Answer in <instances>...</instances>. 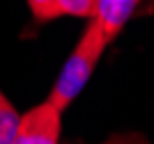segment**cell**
<instances>
[{
    "mask_svg": "<svg viewBox=\"0 0 154 144\" xmlns=\"http://www.w3.org/2000/svg\"><path fill=\"white\" fill-rule=\"evenodd\" d=\"M106 46L108 44L103 41V34H101V28L97 23V19H90V25L85 28L83 37L78 39L74 53L64 62L58 82L53 85L51 94H48V103H53L58 110H64L69 105L81 94V89L85 87V82L92 75Z\"/></svg>",
    "mask_w": 154,
    "mask_h": 144,
    "instance_id": "1",
    "label": "cell"
},
{
    "mask_svg": "<svg viewBox=\"0 0 154 144\" xmlns=\"http://www.w3.org/2000/svg\"><path fill=\"white\" fill-rule=\"evenodd\" d=\"M60 126L62 110L44 101L42 105L19 117L12 144H60Z\"/></svg>",
    "mask_w": 154,
    "mask_h": 144,
    "instance_id": "2",
    "label": "cell"
},
{
    "mask_svg": "<svg viewBox=\"0 0 154 144\" xmlns=\"http://www.w3.org/2000/svg\"><path fill=\"white\" fill-rule=\"evenodd\" d=\"M140 0H97V12L94 19L101 28L103 41L113 44L115 37L120 34V30L124 28L131 14L136 12V5Z\"/></svg>",
    "mask_w": 154,
    "mask_h": 144,
    "instance_id": "3",
    "label": "cell"
},
{
    "mask_svg": "<svg viewBox=\"0 0 154 144\" xmlns=\"http://www.w3.org/2000/svg\"><path fill=\"white\" fill-rule=\"evenodd\" d=\"M19 117L21 114L16 112V107L0 92V144H12L14 131L19 126Z\"/></svg>",
    "mask_w": 154,
    "mask_h": 144,
    "instance_id": "4",
    "label": "cell"
},
{
    "mask_svg": "<svg viewBox=\"0 0 154 144\" xmlns=\"http://www.w3.org/2000/svg\"><path fill=\"white\" fill-rule=\"evenodd\" d=\"M62 16H81V19H94L97 0H58Z\"/></svg>",
    "mask_w": 154,
    "mask_h": 144,
    "instance_id": "5",
    "label": "cell"
},
{
    "mask_svg": "<svg viewBox=\"0 0 154 144\" xmlns=\"http://www.w3.org/2000/svg\"><path fill=\"white\" fill-rule=\"evenodd\" d=\"M28 5H30L32 16L37 21H42V23H48V21L62 16L58 0H28Z\"/></svg>",
    "mask_w": 154,
    "mask_h": 144,
    "instance_id": "6",
    "label": "cell"
},
{
    "mask_svg": "<svg viewBox=\"0 0 154 144\" xmlns=\"http://www.w3.org/2000/svg\"><path fill=\"white\" fill-rule=\"evenodd\" d=\"M101 144H149V140L140 133H117Z\"/></svg>",
    "mask_w": 154,
    "mask_h": 144,
    "instance_id": "7",
    "label": "cell"
}]
</instances>
